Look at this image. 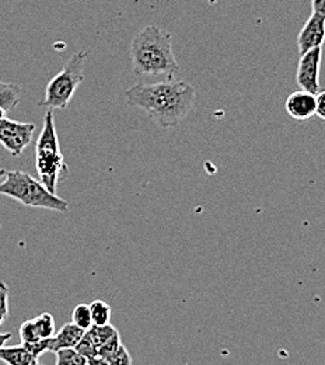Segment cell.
I'll return each mask as SVG.
<instances>
[{
  "instance_id": "ba28073f",
  "label": "cell",
  "mask_w": 325,
  "mask_h": 365,
  "mask_svg": "<svg viewBox=\"0 0 325 365\" xmlns=\"http://www.w3.org/2000/svg\"><path fill=\"white\" fill-rule=\"evenodd\" d=\"M325 14L323 13H311L310 19L306 21L303 29L297 36V48L299 55L304 52L323 46L324 41Z\"/></svg>"
},
{
  "instance_id": "d4e9b609",
  "label": "cell",
  "mask_w": 325,
  "mask_h": 365,
  "mask_svg": "<svg viewBox=\"0 0 325 365\" xmlns=\"http://www.w3.org/2000/svg\"><path fill=\"white\" fill-rule=\"evenodd\" d=\"M313 13H323L325 14V0H311Z\"/></svg>"
},
{
  "instance_id": "9c48e42d",
  "label": "cell",
  "mask_w": 325,
  "mask_h": 365,
  "mask_svg": "<svg viewBox=\"0 0 325 365\" xmlns=\"http://www.w3.org/2000/svg\"><path fill=\"white\" fill-rule=\"evenodd\" d=\"M287 114L296 121H307L316 115V94L306 91L292 93L284 103Z\"/></svg>"
},
{
  "instance_id": "e0dca14e",
  "label": "cell",
  "mask_w": 325,
  "mask_h": 365,
  "mask_svg": "<svg viewBox=\"0 0 325 365\" xmlns=\"http://www.w3.org/2000/svg\"><path fill=\"white\" fill-rule=\"evenodd\" d=\"M56 364L55 365H87V359L79 354L75 349H63L55 353Z\"/></svg>"
},
{
  "instance_id": "2e32d148",
  "label": "cell",
  "mask_w": 325,
  "mask_h": 365,
  "mask_svg": "<svg viewBox=\"0 0 325 365\" xmlns=\"http://www.w3.org/2000/svg\"><path fill=\"white\" fill-rule=\"evenodd\" d=\"M72 323L76 324L78 327L83 329L85 331L92 327V315H90V308L87 304H79L75 307L72 312Z\"/></svg>"
},
{
  "instance_id": "ffe728a7",
  "label": "cell",
  "mask_w": 325,
  "mask_h": 365,
  "mask_svg": "<svg viewBox=\"0 0 325 365\" xmlns=\"http://www.w3.org/2000/svg\"><path fill=\"white\" fill-rule=\"evenodd\" d=\"M110 365H132V357L129 354V351L127 350V347L124 344H121L117 351L108 359Z\"/></svg>"
},
{
  "instance_id": "8fae6325",
  "label": "cell",
  "mask_w": 325,
  "mask_h": 365,
  "mask_svg": "<svg viewBox=\"0 0 325 365\" xmlns=\"http://www.w3.org/2000/svg\"><path fill=\"white\" fill-rule=\"evenodd\" d=\"M0 361L7 365H34L37 359L23 346H11L0 349Z\"/></svg>"
},
{
  "instance_id": "5bb4252c",
  "label": "cell",
  "mask_w": 325,
  "mask_h": 365,
  "mask_svg": "<svg viewBox=\"0 0 325 365\" xmlns=\"http://www.w3.org/2000/svg\"><path fill=\"white\" fill-rule=\"evenodd\" d=\"M89 308H90L92 323L94 326H104V324L110 323L112 311H111V307L105 301H101V299L93 301L89 305Z\"/></svg>"
},
{
  "instance_id": "603a6c76",
  "label": "cell",
  "mask_w": 325,
  "mask_h": 365,
  "mask_svg": "<svg viewBox=\"0 0 325 365\" xmlns=\"http://www.w3.org/2000/svg\"><path fill=\"white\" fill-rule=\"evenodd\" d=\"M75 350L79 353V354H82L85 359H92V357H95V356H98V351H97V349L94 347L93 344L83 336L82 337V340L78 343V346L75 347Z\"/></svg>"
},
{
  "instance_id": "6da1fadb",
  "label": "cell",
  "mask_w": 325,
  "mask_h": 365,
  "mask_svg": "<svg viewBox=\"0 0 325 365\" xmlns=\"http://www.w3.org/2000/svg\"><path fill=\"white\" fill-rule=\"evenodd\" d=\"M127 103L147 114L161 128L180 125L192 111L196 91L184 81L139 83L125 91Z\"/></svg>"
},
{
  "instance_id": "4fadbf2b",
  "label": "cell",
  "mask_w": 325,
  "mask_h": 365,
  "mask_svg": "<svg viewBox=\"0 0 325 365\" xmlns=\"http://www.w3.org/2000/svg\"><path fill=\"white\" fill-rule=\"evenodd\" d=\"M118 330L112 324H104V326H94L92 324L90 329L85 331V337L93 344L98 351V347L105 343L111 336H114Z\"/></svg>"
},
{
  "instance_id": "52a82bcc",
  "label": "cell",
  "mask_w": 325,
  "mask_h": 365,
  "mask_svg": "<svg viewBox=\"0 0 325 365\" xmlns=\"http://www.w3.org/2000/svg\"><path fill=\"white\" fill-rule=\"evenodd\" d=\"M321 46L313 48L303 55H300V61L297 65L296 82L302 91L317 94L321 91L320 88V65H321Z\"/></svg>"
},
{
  "instance_id": "ac0fdd59",
  "label": "cell",
  "mask_w": 325,
  "mask_h": 365,
  "mask_svg": "<svg viewBox=\"0 0 325 365\" xmlns=\"http://www.w3.org/2000/svg\"><path fill=\"white\" fill-rule=\"evenodd\" d=\"M122 344L121 341V334L119 331H117L114 336H111L105 343H102L100 347H98V356L104 357V359H110L115 351Z\"/></svg>"
},
{
  "instance_id": "7a4b0ae2",
  "label": "cell",
  "mask_w": 325,
  "mask_h": 365,
  "mask_svg": "<svg viewBox=\"0 0 325 365\" xmlns=\"http://www.w3.org/2000/svg\"><path fill=\"white\" fill-rule=\"evenodd\" d=\"M134 73L139 78L174 81L180 66L173 52V37L154 24L143 27L131 46Z\"/></svg>"
},
{
  "instance_id": "9a60e30c",
  "label": "cell",
  "mask_w": 325,
  "mask_h": 365,
  "mask_svg": "<svg viewBox=\"0 0 325 365\" xmlns=\"http://www.w3.org/2000/svg\"><path fill=\"white\" fill-rule=\"evenodd\" d=\"M34 327H36V333L38 336V339H50L55 334V319L50 314L44 312L41 315H38L37 318L33 319Z\"/></svg>"
},
{
  "instance_id": "5b68a950",
  "label": "cell",
  "mask_w": 325,
  "mask_h": 365,
  "mask_svg": "<svg viewBox=\"0 0 325 365\" xmlns=\"http://www.w3.org/2000/svg\"><path fill=\"white\" fill-rule=\"evenodd\" d=\"M89 51L83 49L72 55L63 69L55 75L46 89V97L40 103L49 110H65L72 101L80 83L85 81V63Z\"/></svg>"
},
{
  "instance_id": "8992f818",
  "label": "cell",
  "mask_w": 325,
  "mask_h": 365,
  "mask_svg": "<svg viewBox=\"0 0 325 365\" xmlns=\"http://www.w3.org/2000/svg\"><path fill=\"white\" fill-rule=\"evenodd\" d=\"M36 125L33 123H18L6 117L0 118V143L14 158L20 156L31 143Z\"/></svg>"
},
{
  "instance_id": "277c9868",
  "label": "cell",
  "mask_w": 325,
  "mask_h": 365,
  "mask_svg": "<svg viewBox=\"0 0 325 365\" xmlns=\"http://www.w3.org/2000/svg\"><path fill=\"white\" fill-rule=\"evenodd\" d=\"M36 169L40 178L38 180L46 185L48 191L55 194L58 182L66 173L68 166L59 146L52 110H48L44 115V125L36 143Z\"/></svg>"
},
{
  "instance_id": "7402d4cb",
  "label": "cell",
  "mask_w": 325,
  "mask_h": 365,
  "mask_svg": "<svg viewBox=\"0 0 325 365\" xmlns=\"http://www.w3.org/2000/svg\"><path fill=\"white\" fill-rule=\"evenodd\" d=\"M48 343H49V339H43L36 343H21V344L34 356V359L38 360L46 351H48Z\"/></svg>"
},
{
  "instance_id": "7c38bea8",
  "label": "cell",
  "mask_w": 325,
  "mask_h": 365,
  "mask_svg": "<svg viewBox=\"0 0 325 365\" xmlns=\"http://www.w3.org/2000/svg\"><path fill=\"white\" fill-rule=\"evenodd\" d=\"M21 97V88L14 83L0 82V107L9 113L17 107Z\"/></svg>"
},
{
  "instance_id": "f1b7e54d",
  "label": "cell",
  "mask_w": 325,
  "mask_h": 365,
  "mask_svg": "<svg viewBox=\"0 0 325 365\" xmlns=\"http://www.w3.org/2000/svg\"><path fill=\"white\" fill-rule=\"evenodd\" d=\"M34 365H43V364H40V363H36V364Z\"/></svg>"
},
{
  "instance_id": "83f0119b",
  "label": "cell",
  "mask_w": 325,
  "mask_h": 365,
  "mask_svg": "<svg viewBox=\"0 0 325 365\" xmlns=\"http://www.w3.org/2000/svg\"><path fill=\"white\" fill-rule=\"evenodd\" d=\"M4 175H6V170H4V169H0V180L4 178Z\"/></svg>"
},
{
  "instance_id": "cb8c5ba5",
  "label": "cell",
  "mask_w": 325,
  "mask_h": 365,
  "mask_svg": "<svg viewBox=\"0 0 325 365\" xmlns=\"http://www.w3.org/2000/svg\"><path fill=\"white\" fill-rule=\"evenodd\" d=\"M316 115L325 120V91L321 89L316 94Z\"/></svg>"
},
{
  "instance_id": "d6986e66",
  "label": "cell",
  "mask_w": 325,
  "mask_h": 365,
  "mask_svg": "<svg viewBox=\"0 0 325 365\" xmlns=\"http://www.w3.org/2000/svg\"><path fill=\"white\" fill-rule=\"evenodd\" d=\"M20 339H21V343H36L41 339H38L37 333H36V327H34V323L33 319L26 320L21 323L20 326Z\"/></svg>"
},
{
  "instance_id": "484cf974",
  "label": "cell",
  "mask_w": 325,
  "mask_h": 365,
  "mask_svg": "<svg viewBox=\"0 0 325 365\" xmlns=\"http://www.w3.org/2000/svg\"><path fill=\"white\" fill-rule=\"evenodd\" d=\"M87 365H110V361L101 356H95L87 360Z\"/></svg>"
},
{
  "instance_id": "30bf717a",
  "label": "cell",
  "mask_w": 325,
  "mask_h": 365,
  "mask_svg": "<svg viewBox=\"0 0 325 365\" xmlns=\"http://www.w3.org/2000/svg\"><path fill=\"white\" fill-rule=\"evenodd\" d=\"M85 336V330L78 327L76 324L66 323L62 326V329L53 334L49 339L48 343V351L50 353H56L59 350L63 349H75L78 346V343L82 340V337Z\"/></svg>"
},
{
  "instance_id": "44dd1931",
  "label": "cell",
  "mask_w": 325,
  "mask_h": 365,
  "mask_svg": "<svg viewBox=\"0 0 325 365\" xmlns=\"http://www.w3.org/2000/svg\"><path fill=\"white\" fill-rule=\"evenodd\" d=\"M9 315V287L0 281V326Z\"/></svg>"
},
{
  "instance_id": "3957f363",
  "label": "cell",
  "mask_w": 325,
  "mask_h": 365,
  "mask_svg": "<svg viewBox=\"0 0 325 365\" xmlns=\"http://www.w3.org/2000/svg\"><path fill=\"white\" fill-rule=\"evenodd\" d=\"M0 194L33 208L52 210L62 214L69 211L68 201L48 191L40 180L20 170L6 172L0 182Z\"/></svg>"
},
{
  "instance_id": "4316f807",
  "label": "cell",
  "mask_w": 325,
  "mask_h": 365,
  "mask_svg": "<svg viewBox=\"0 0 325 365\" xmlns=\"http://www.w3.org/2000/svg\"><path fill=\"white\" fill-rule=\"evenodd\" d=\"M11 337L10 333H0V349L7 343V340Z\"/></svg>"
}]
</instances>
